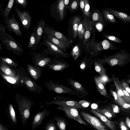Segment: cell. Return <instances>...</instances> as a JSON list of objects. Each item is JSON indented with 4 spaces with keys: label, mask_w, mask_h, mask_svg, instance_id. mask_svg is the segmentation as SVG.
<instances>
[{
    "label": "cell",
    "mask_w": 130,
    "mask_h": 130,
    "mask_svg": "<svg viewBox=\"0 0 130 130\" xmlns=\"http://www.w3.org/2000/svg\"><path fill=\"white\" fill-rule=\"evenodd\" d=\"M15 99L18 107L22 124L26 128L27 121L30 117V108L34 103L32 100L19 93L16 94Z\"/></svg>",
    "instance_id": "6da1fadb"
},
{
    "label": "cell",
    "mask_w": 130,
    "mask_h": 130,
    "mask_svg": "<svg viewBox=\"0 0 130 130\" xmlns=\"http://www.w3.org/2000/svg\"><path fill=\"white\" fill-rule=\"evenodd\" d=\"M0 39L7 49L19 56L23 52V46L6 31L5 25L0 22Z\"/></svg>",
    "instance_id": "7a4b0ae2"
},
{
    "label": "cell",
    "mask_w": 130,
    "mask_h": 130,
    "mask_svg": "<svg viewBox=\"0 0 130 130\" xmlns=\"http://www.w3.org/2000/svg\"><path fill=\"white\" fill-rule=\"evenodd\" d=\"M23 85L30 92L39 94L44 93L42 88L30 77L24 68L22 67L19 85L23 86Z\"/></svg>",
    "instance_id": "3957f363"
},
{
    "label": "cell",
    "mask_w": 130,
    "mask_h": 130,
    "mask_svg": "<svg viewBox=\"0 0 130 130\" xmlns=\"http://www.w3.org/2000/svg\"><path fill=\"white\" fill-rule=\"evenodd\" d=\"M41 45L44 46V48H41L42 52L48 55L54 56L57 58H68L69 55L67 53H64L58 47L47 41L44 37Z\"/></svg>",
    "instance_id": "277c9868"
},
{
    "label": "cell",
    "mask_w": 130,
    "mask_h": 130,
    "mask_svg": "<svg viewBox=\"0 0 130 130\" xmlns=\"http://www.w3.org/2000/svg\"><path fill=\"white\" fill-rule=\"evenodd\" d=\"M44 85L50 92L59 94L77 95V92L66 86L60 84L58 82L55 83L52 80H49L44 81Z\"/></svg>",
    "instance_id": "5b68a950"
},
{
    "label": "cell",
    "mask_w": 130,
    "mask_h": 130,
    "mask_svg": "<svg viewBox=\"0 0 130 130\" xmlns=\"http://www.w3.org/2000/svg\"><path fill=\"white\" fill-rule=\"evenodd\" d=\"M50 14L57 21L63 20L67 15L64 11L63 0H57L52 4Z\"/></svg>",
    "instance_id": "8992f818"
},
{
    "label": "cell",
    "mask_w": 130,
    "mask_h": 130,
    "mask_svg": "<svg viewBox=\"0 0 130 130\" xmlns=\"http://www.w3.org/2000/svg\"><path fill=\"white\" fill-rule=\"evenodd\" d=\"M128 58V55L120 52L102 59L100 62L106 63L111 66L115 65L122 66L126 64Z\"/></svg>",
    "instance_id": "52a82bcc"
},
{
    "label": "cell",
    "mask_w": 130,
    "mask_h": 130,
    "mask_svg": "<svg viewBox=\"0 0 130 130\" xmlns=\"http://www.w3.org/2000/svg\"><path fill=\"white\" fill-rule=\"evenodd\" d=\"M69 98L64 96H56L54 100L47 102L46 103L47 105H56L66 107H70L77 109L85 108L76 101L71 100Z\"/></svg>",
    "instance_id": "ba28073f"
},
{
    "label": "cell",
    "mask_w": 130,
    "mask_h": 130,
    "mask_svg": "<svg viewBox=\"0 0 130 130\" xmlns=\"http://www.w3.org/2000/svg\"><path fill=\"white\" fill-rule=\"evenodd\" d=\"M30 54L32 62L35 66L45 67L52 59L48 55L43 52H33Z\"/></svg>",
    "instance_id": "9c48e42d"
},
{
    "label": "cell",
    "mask_w": 130,
    "mask_h": 130,
    "mask_svg": "<svg viewBox=\"0 0 130 130\" xmlns=\"http://www.w3.org/2000/svg\"><path fill=\"white\" fill-rule=\"evenodd\" d=\"M57 109L63 111L66 116L68 118L73 120L81 124H83L86 126H88V124L82 118L77 109L61 106H59Z\"/></svg>",
    "instance_id": "30bf717a"
},
{
    "label": "cell",
    "mask_w": 130,
    "mask_h": 130,
    "mask_svg": "<svg viewBox=\"0 0 130 130\" xmlns=\"http://www.w3.org/2000/svg\"><path fill=\"white\" fill-rule=\"evenodd\" d=\"M82 117L87 123L97 130H109L103 122L96 117L82 111L80 112Z\"/></svg>",
    "instance_id": "8fae6325"
},
{
    "label": "cell",
    "mask_w": 130,
    "mask_h": 130,
    "mask_svg": "<svg viewBox=\"0 0 130 130\" xmlns=\"http://www.w3.org/2000/svg\"><path fill=\"white\" fill-rule=\"evenodd\" d=\"M81 19L78 16L75 15L71 18L69 20L68 28L67 30L68 39H76L77 36V29L81 21Z\"/></svg>",
    "instance_id": "7c38bea8"
},
{
    "label": "cell",
    "mask_w": 130,
    "mask_h": 130,
    "mask_svg": "<svg viewBox=\"0 0 130 130\" xmlns=\"http://www.w3.org/2000/svg\"><path fill=\"white\" fill-rule=\"evenodd\" d=\"M6 27L9 31H12L18 36H22V33L20 24L15 19L14 14H12L11 18L9 17L5 19Z\"/></svg>",
    "instance_id": "4fadbf2b"
},
{
    "label": "cell",
    "mask_w": 130,
    "mask_h": 130,
    "mask_svg": "<svg viewBox=\"0 0 130 130\" xmlns=\"http://www.w3.org/2000/svg\"><path fill=\"white\" fill-rule=\"evenodd\" d=\"M46 66L52 70L61 71L68 68L70 64L63 59L54 57Z\"/></svg>",
    "instance_id": "5bb4252c"
},
{
    "label": "cell",
    "mask_w": 130,
    "mask_h": 130,
    "mask_svg": "<svg viewBox=\"0 0 130 130\" xmlns=\"http://www.w3.org/2000/svg\"><path fill=\"white\" fill-rule=\"evenodd\" d=\"M15 9L23 28L27 30L29 29L32 18L28 11L24 10L22 12L16 7H15Z\"/></svg>",
    "instance_id": "9a60e30c"
},
{
    "label": "cell",
    "mask_w": 130,
    "mask_h": 130,
    "mask_svg": "<svg viewBox=\"0 0 130 130\" xmlns=\"http://www.w3.org/2000/svg\"><path fill=\"white\" fill-rule=\"evenodd\" d=\"M42 34H47L61 40L67 43L71 44L72 41L61 33L55 30L48 24H46L44 28Z\"/></svg>",
    "instance_id": "2e32d148"
},
{
    "label": "cell",
    "mask_w": 130,
    "mask_h": 130,
    "mask_svg": "<svg viewBox=\"0 0 130 130\" xmlns=\"http://www.w3.org/2000/svg\"><path fill=\"white\" fill-rule=\"evenodd\" d=\"M42 37L64 53H66L67 49L71 45V44L66 43L49 35L42 34Z\"/></svg>",
    "instance_id": "e0dca14e"
},
{
    "label": "cell",
    "mask_w": 130,
    "mask_h": 130,
    "mask_svg": "<svg viewBox=\"0 0 130 130\" xmlns=\"http://www.w3.org/2000/svg\"><path fill=\"white\" fill-rule=\"evenodd\" d=\"M22 67L20 66L17 69L13 68L0 60V70L6 75L11 77H15L21 71Z\"/></svg>",
    "instance_id": "ac0fdd59"
},
{
    "label": "cell",
    "mask_w": 130,
    "mask_h": 130,
    "mask_svg": "<svg viewBox=\"0 0 130 130\" xmlns=\"http://www.w3.org/2000/svg\"><path fill=\"white\" fill-rule=\"evenodd\" d=\"M50 115V110L45 108L43 111L38 112L33 118L31 128L34 129L39 126L44 118Z\"/></svg>",
    "instance_id": "d6986e66"
},
{
    "label": "cell",
    "mask_w": 130,
    "mask_h": 130,
    "mask_svg": "<svg viewBox=\"0 0 130 130\" xmlns=\"http://www.w3.org/2000/svg\"><path fill=\"white\" fill-rule=\"evenodd\" d=\"M21 72V71L15 77H11L5 75L0 70V75L10 88L12 87L15 88L19 86Z\"/></svg>",
    "instance_id": "ffe728a7"
},
{
    "label": "cell",
    "mask_w": 130,
    "mask_h": 130,
    "mask_svg": "<svg viewBox=\"0 0 130 130\" xmlns=\"http://www.w3.org/2000/svg\"><path fill=\"white\" fill-rule=\"evenodd\" d=\"M90 112L98 117L106 126L110 130H119L118 124L116 122L112 121L96 111L94 109H91Z\"/></svg>",
    "instance_id": "44dd1931"
},
{
    "label": "cell",
    "mask_w": 130,
    "mask_h": 130,
    "mask_svg": "<svg viewBox=\"0 0 130 130\" xmlns=\"http://www.w3.org/2000/svg\"><path fill=\"white\" fill-rule=\"evenodd\" d=\"M45 25V20L41 19L38 21L33 28V32L36 38V45L37 46L41 39Z\"/></svg>",
    "instance_id": "7402d4cb"
},
{
    "label": "cell",
    "mask_w": 130,
    "mask_h": 130,
    "mask_svg": "<svg viewBox=\"0 0 130 130\" xmlns=\"http://www.w3.org/2000/svg\"><path fill=\"white\" fill-rule=\"evenodd\" d=\"M27 71L30 76L35 81H37L41 77L42 73V68L27 64Z\"/></svg>",
    "instance_id": "603a6c76"
},
{
    "label": "cell",
    "mask_w": 130,
    "mask_h": 130,
    "mask_svg": "<svg viewBox=\"0 0 130 130\" xmlns=\"http://www.w3.org/2000/svg\"><path fill=\"white\" fill-rule=\"evenodd\" d=\"M95 110L109 120L111 119L116 116V113L113 111L111 106H108L103 108H97Z\"/></svg>",
    "instance_id": "cb8c5ba5"
},
{
    "label": "cell",
    "mask_w": 130,
    "mask_h": 130,
    "mask_svg": "<svg viewBox=\"0 0 130 130\" xmlns=\"http://www.w3.org/2000/svg\"><path fill=\"white\" fill-rule=\"evenodd\" d=\"M66 80L68 83L77 92L83 96L85 95L86 92L85 90L81 84L71 78H67Z\"/></svg>",
    "instance_id": "d4e9b609"
},
{
    "label": "cell",
    "mask_w": 130,
    "mask_h": 130,
    "mask_svg": "<svg viewBox=\"0 0 130 130\" xmlns=\"http://www.w3.org/2000/svg\"><path fill=\"white\" fill-rule=\"evenodd\" d=\"M6 112L11 122L14 124H17L18 122L17 115L13 105L11 103L8 104Z\"/></svg>",
    "instance_id": "484cf974"
},
{
    "label": "cell",
    "mask_w": 130,
    "mask_h": 130,
    "mask_svg": "<svg viewBox=\"0 0 130 130\" xmlns=\"http://www.w3.org/2000/svg\"><path fill=\"white\" fill-rule=\"evenodd\" d=\"M87 18L85 17L79 23L77 31V36L79 39H82L84 37L87 28Z\"/></svg>",
    "instance_id": "4316f807"
},
{
    "label": "cell",
    "mask_w": 130,
    "mask_h": 130,
    "mask_svg": "<svg viewBox=\"0 0 130 130\" xmlns=\"http://www.w3.org/2000/svg\"><path fill=\"white\" fill-rule=\"evenodd\" d=\"M112 79L116 87L117 94L120 97L122 98L127 103H129L127 100L124 95L122 89V86L121 83L117 77H112Z\"/></svg>",
    "instance_id": "83f0119b"
},
{
    "label": "cell",
    "mask_w": 130,
    "mask_h": 130,
    "mask_svg": "<svg viewBox=\"0 0 130 130\" xmlns=\"http://www.w3.org/2000/svg\"><path fill=\"white\" fill-rule=\"evenodd\" d=\"M57 122V124L59 130H66L69 123L66 119L61 116H57L53 118Z\"/></svg>",
    "instance_id": "f1b7e54d"
},
{
    "label": "cell",
    "mask_w": 130,
    "mask_h": 130,
    "mask_svg": "<svg viewBox=\"0 0 130 130\" xmlns=\"http://www.w3.org/2000/svg\"><path fill=\"white\" fill-rule=\"evenodd\" d=\"M109 12L123 21L127 22H130V17L126 13L113 9L110 10Z\"/></svg>",
    "instance_id": "f546056e"
},
{
    "label": "cell",
    "mask_w": 130,
    "mask_h": 130,
    "mask_svg": "<svg viewBox=\"0 0 130 130\" xmlns=\"http://www.w3.org/2000/svg\"><path fill=\"white\" fill-rule=\"evenodd\" d=\"M95 80L97 89L99 92L101 94L107 97V92L104 84L101 80L100 77H95Z\"/></svg>",
    "instance_id": "4dcf8cb0"
},
{
    "label": "cell",
    "mask_w": 130,
    "mask_h": 130,
    "mask_svg": "<svg viewBox=\"0 0 130 130\" xmlns=\"http://www.w3.org/2000/svg\"><path fill=\"white\" fill-rule=\"evenodd\" d=\"M117 95L118 100L117 103L121 107L124 111L130 112V104L126 102L123 98Z\"/></svg>",
    "instance_id": "1f68e13d"
},
{
    "label": "cell",
    "mask_w": 130,
    "mask_h": 130,
    "mask_svg": "<svg viewBox=\"0 0 130 130\" xmlns=\"http://www.w3.org/2000/svg\"><path fill=\"white\" fill-rule=\"evenodd\" d=\"M36 45V39L34 32H31L29 38V42L28 45V49L35 50L37 47Z\"/></svg>",
    "instance_id": "d6a6232c"
},
{
    "label": "cell",
    "mask_w": 130,
    "mask_h": 130,
    "mask_svg": "<svg viewBox=\"0 0 130 130\" xmlns=\"http://www.w3.org/2000/svg\"><path fill=\"white\" fill-rule=\"evenodd\" d=\"M0 60L3 62L13 68H16L19 67V64L13 59L7 57H1Z\"/></svg>",
    "instance_id": "836d02e7"
},
{
    "label": "cell",
    "mask_w": 130,
    "mask_h": 130,
    "mask_svg": "<svg viewBox=\"0 0 130 130\" xmlns=\"http://www.w3.org/2000/svg\"><path fill=\"white\" fill-rule=\"evenodd\" d=\"M14 0H10L4 10L2 12V14L3 15L4 19L9 17V13L13 7Z\"/></svg>",
    "instance_id": "e575fe53"
},
{
    "label": "cell",
    "mask_w": 130,
    "mask_h": 130,
    "mask_svg": "<svg viewBox=\"0 0 130 130\" xmlns=\"http://www.w3.org/2000/svg\"><path fill=\"white\" fill-rule=\"evenodd\" d=\"M91 22L88 20L87 28L84 35V43L85 45L88 39L89 38L92 29Z\"/></svg>",
    "instance_id": "d590c367"
},
{
    "label": "cell",
    "mask_w": 130,
    "mask_h": 130,
    "mask_svg": "<svg viewBox=\"0 0 130 130\" xmlns=\"http://www.w3.org/2000/svg\"><path fill=\"white\" fill-rule=\"evenodd\" d=\"M79 4V0H73L70 1L68 8L70 12L72 13L77 10Z\"/></svg>",
    "instance_id": "8d00e7d4"
},
{
    "label": "cell",
    "mask_w": 130,
    "mask_h": 130,
    "mask_svg": "<svg viewBox=\"0 0 130 130\" xmlns=\"http://www.w3.org/2000/svg\"><path fill=\"white\" fill-rule=\"evenodd\" d=\"M58 128L57 123L52 119L50 120L44 127L45 130H58Z\"/></svg>",
    "instance_id": "74e56055"
},
{
    "label": "cell",
    "mask_w": 130,
    "mask_h": 130,
    "mask_svg": "<svg viewBox=\"0 0 130 130\" xmlns=\"http://www.w3.org/2000/svg\"><path fill=\"white\" fill-rule=\"evenodd\" d=\"M80 52V47L78 44H76L72 49L69 56H72L73 59L75 60L79 56Z\"/></svg>",
    "instance_id": "f35d334b"
},
{
    "label": "cell",
    "mask_w": 130,
    "mask_h": 130,
    "mask_svg": "<svg viewBox=\"0 0 130 130\" xmlns=\"http://www.w3.org/2000/svg\"><path fill=\"white\" fill-rule=\"evenodd\" d=\"M94 66L95 70L101 76L106 74L105 69L101 63L95 62L94 63Z\"/></svg>",
    "instance_id": "ab89813d"
},
{
    "label": "cell",
    "mask_w": 130,
    "mask_h": 130,
    "mask_svg": "<svg viewBox=\"0 0 130 130\" xmlns=\"http://www.w3.org/2000/svg\"><path fill=\"white\" fill-rule=\"evenodd\" d=\"M103 13L105 19L111 23H116V20L114 16L109 11L105 10L103 11Z\"/></svg>",
    "instance_id": "60d3db41"
},
{
    "label": "cell",
    "mask_w": 130,
    "mask_h": 130,
    "mask_svg": "<svg viewBox=\"0 0 130 130\" xmlns=\"http://www.w3.org/2000/svg\"><path fill=\"white\" fill-rule=\"evenodd\" d=\"M85 4L83 12L86 16L89 17L90 14L89 4L88 0H85Z\"/></svg>",
    "instance_id": "b9f144b4"
},
{
    "label": "cell",
    "mask_w": 130,
    "mask_h": 130,
    "mask_svg": "<svg viewBox=\"0 0 130 130\" xmlns=\"http://www.w3.org/2000/svg\"><path fill=\"white\" fill-rule=\"evenodd\" d=\"M102 16L99 12H95L93 14L92 19L94 21H98L100 22L103 21Z\"/></svg>",
    "instance_id": "7bdbcfd3"
},
{
    "label": "cell",
    "mask_w": 130,
    "mask_h": 130,
    "mask_svg": "<svg viewBox=\"0 0 130 130\" xmlns=\"http://www.w3.org/2000/svg\"><path fill=\"white\" fill-rule=\"evenodd\" d=\"M105 37L109 40L116 42L118 43H122V41L120 39L113 36L109 35H105Z\"/></svg>",
    "instance_id": "ee69618b"
},
{
    "label": "cell",
    "mask_w": 130,
    "mask_h": 130,
    "mask_svg": "<svg viewBox=\"0 0 130 130\" xmlns=\"http://www.w3.org/2000/svg\"><path fill=\"white\" fill-rule=\"evenodd\" d=\"M14 2L19 4L22 8H25L27 7L28 2L27 0H14Z\"/></svg>",
    "instance_id": "f6af8a7d"
},
{
    "label": "cell",
    "mask_w": 130,
    "mask_h": 130,
    "mask_svg": "<svg viewBox=\"0 0 130 130\" xmlns=\"http://www.w3.org/2000/svg\"><path fill=\"white\" fill-rule=\"evenodd\" d=\"M102 44L104 50H107L110 48L111 47V45L110 42L107 40H104L103 41Z\"/></svg>",
    "instance_id": "bcb514c9"
},
{
    "label": "cell",
    "mask_w": 130,
    "mask_h": 130,
    "mask_svg": "<svg viewBox=\"0 0 130 130\" xmlns=\"http://www.w3.org/2000/svg\"><path fill=\"white\" fill-rule=\"evenodd\" d=\"M118 125L121 130H129V129L127 127L126 124L122 120L120 121Z\"/></svg>",
    "instance_id": "7dc6e473"
},
{
    "label": "cell",
    "mask_w": 130,
    "mask_h": 130,
    "mask_svg": "<svg viewBox=\"0 0 130 130\" xmlns=\"http://www.w3.org/2000/svg\"><path fill=\"white\" fill-rule=\"evenodd\" d=\"M100 78L101 81L104 84L109 81V78L106 74L101 76Z\"/></svg>",
    "instance_id": "c3c4849f"
},
{
    "label": "cell",
    "mask_w": 130,
    "mask_h": 130,
    "mask_svg": "<svg viewBox=\"0 0 130 130\" xmlns=\"http://www.w3.org/2000/svg\"><path fill=\"white\" fill-rule=\"evenodd\" d=\"M121 84L123 88L130 95V88L128 85L124 80L122 81Z\"/></svg>",
    "instance_id": "681fc988"
},
{
    "label": "cell",
    "mask_w": 130,
    "mask_h": 130,
    "mask_svg": "<svg viewBox=\"0 0 130 130\" xmlns=\"http://www.w3.org/2000/svg\"><path fill=\"white\" fill-rule=\"evenodd\" d=\"M78 102L79 104L85 108L88 107L90 105L89 102L85 100H82Z\"/></svg>",
    "instance_id": "f907efd6"
},
{
    "label": "cell",
    "mask_w": 130,
    "mask_h": 130,
    "mask_svg": "<svg viewBox=\"0 0 130 130\" xmlns=\"http://www.w3.org/2000/svg\"><path fill=\"white\" fill-rule=\"evenodd\" d=\"M70 1V0H63L64 11L66 14H67L68 7Z\"/></svg>",
    "instance_id": "816d5d0a"
},
{
    "label": "cell",
    "mask_w": 130,
    "mask_h": 130,
    "mask_svg": "<svg viewBox=\"0 0 130 130\" xmlns=\"http://www.w3.org/2000/svg\"><path fill=\"white\" fill-rule=\"evenodd\" d=\"M96 27L99 32H101L103 28V25L100 23H97L95 25Z\"/></svg>",
    "instance_id": "f5cc1de1"
},
{
    "label": "cell",
    "mask_w": 130,
    "mask_h": 130,
    "mask_svg": "<svg viewBox=\"0 0 130 130\" xmlns=\"http://www.w3.org/2000/svg\"><path fill=\"white\" fill-rule=\"evenodd\" d=\"M111 106L113 111L115 113H116L119 112V108L118 106L115 104H112Z\"/></svg>",
    "instance_id": "db71d44e"
},
{
    "label": "cell",
    "mask_w": 130,
    "mask_h": 130,
    "mask_svg": "<svg viewBox=\"0 0 130 130\" xmlns=\"http://www.w3.org/2000/svg\"><path fill=\"white\" fill-rule=\"evenodd\" d=\"M111 92L114 98V100L115 102L117 103L118 100V96L117 93L114 91L111 90Z\"/></svg>",
    "instance_id": "11a10c76"
},
{
    "label": "cell",
    "mask_w": 130,
    "mask_h": 130,
    "mask_svg": "<svg viewBox=\"0 0 130 130\" xmlns=\"http://www.w3.org/2000/svg\"><path fill=\"white\" fill-rule=\"evenodd\" d=\"M85 0H80L79 2V5L82 11L83 12L85 6Z\"/></svg>",
    "instance_id": "9f6ffc18"
},
{
    "label": "cell",
    "mask_w": 130,
    "mask_h": 130,
    "mask_svg": "<svg viewBox=\"0 0 130 130\" xmlns=\"http://www.w3.org/2000/svg\"><path fill=\"white\" fill-rule=\"evenodd\" d=\"M125 123L129 129L130 128V120L128 117H127L126 118Z\"/></svg>",
    "instance_id": "6f0895ef"
},
{
    "label": "cell",
    "mask_w": 130,
    "mask_h": 130,
    "mask_svg": "<svg viewBox=\"0 0 130 130\" xmlns=\"http://www.w3.org/2000/svg\"><path fill=\"white\" fill-rule=\"evenodd\" d=\"M0 130H8V128L6 126L3 125L0 122Z\"/></svg>",
    "instance_id": "680465c9"
},
{
    "label": "cell",
    "mask_w": 130,
    "mask_h": 130,
    "mask_svg": "<svg viewBox=\"0 0 130 130\" xmlns=\"http://www.w3.org/2000/svg\"><path fill=\"white\" fill-rule=\"evenodd\" d=\"M85 65L84 62H83L82 63L80 66V68L82 69H84L85 67Z\"/></svg>",
    "instance_id": "91938a15"
},
{
    "label": "cell",
    "mask_w": 130,
    "mask_h": 130,
    "mask_svg": "<svg viewBox=\"0 0 130 130\" xmlns=\"http://www.w3.org/2000/svg\"><path fill=\"white\" fill-rule=\"evenodd\" d=\"M91 107L93 108V109L95 108H96L97 107V105L96 104H94L92 105Z\"/></svg>",
    "instance_id": "94428289"
},
{
    "label": "cell",
    "mask_w": 130,
    "mask_h": 130,
    "mask_svg": "<svg viewBox=\"0 0 130 130\" xmlns=\"http://www.w3.org/2000/svg\"><path fill=\"white\" fill-rule=\"evenodd\" d=\"M1 98V92H0V99Z\"/></svg>",
    "instance_id": "6125c7cd"
},
{
    "label": "cell",
    "mask_w": 130,
    "mask_h": 130,
    "mask_svg": "<svg viewBox=\"0 0 130 130\" xmlns=\"http://www.w3.org/2000/svg\"><path fill=\"white\" fill-rule=\"evenodd\" d=\"M1 46L0 44V51L1 50Z\"/></svg>",
    "instance_id": "be15d7a7"
}]
</instances>
